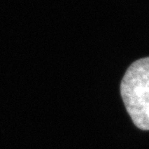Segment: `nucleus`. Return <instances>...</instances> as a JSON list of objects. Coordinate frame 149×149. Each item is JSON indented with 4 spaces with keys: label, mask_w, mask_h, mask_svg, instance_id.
Segmentation results:
<instances>
[{
    "label": "nucleus",
    "mask_w": 149,
    "mask_h": 149,
    "mask_svg": "<svg viewBox=\"0 0 149 149\" xmlns=\"http://www.w3.org/2000/svg\"><path fill=\"white\" fill-rule=\"evenodd\" d=\"M120 92L134 124L140 130H149V57L135 61L129 67Z\"/></svg>",
    "instance_id": "obj_1"
}]
</instances>
